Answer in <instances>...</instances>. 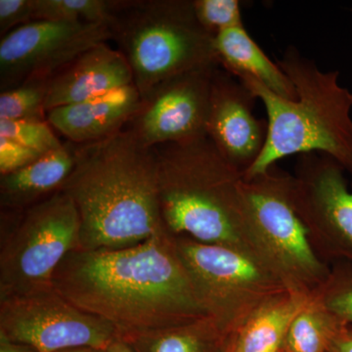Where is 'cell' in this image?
<instances>
[{
	"mask_svg": "<svg viewBox=\"0 0 352 352\" xmlns=\"http://www.w3.org/2000/svg\"><path fill=\"white\" fill-rule=\"evenodd\" d=\"M346 170L324 155H300L291 195L321 258L352 264V190Z\"/></svg>",
	"mask_w": 352,
	"mask_h": 352,
	"instance_id": "obj_10",
	"label": "cell"
},
{
	"mask_svg": "<svg viewBox=\"0 0 352 352\" xmlns=\"http://www.w3.org/2000/svg\"><path fill=\"white\" fill-rule=\"evenodd\" d=\"M256 99L236 76L220 66L215 69L207 136L243 173L261 155L267 134V122L254 116Z\"/></svg>",
	"mask_w": 352,
	"mask_h": 352,
	"instance_id": "obj_13",
	"label": "cell"
},
{
	"mask_svg": "<svg viewBox=\"0 0 352 352\" xmlns=\"http://www.w3.org/2000/svg\"><path fill=\"white\" fill-rule=\"evenodd\" d=\"M330 352H352V328L344 326L333 340Z\"/></svg>",
	"mask_w": 352,
	"mask_h": 352,
	"instance_id": "obj_28",
	"label": "cell"
},
{
	"mask_svg": "<svg viewBox=\"0 0 352 352\" xmlns=\"http://www.w3.org/2000/svg\"><path fill=\"white\" fill-rule=\"evenodd\" d=\"M173 240L206 312L230 337L259 308L293 292L276 271L252 254L187 236L173 235Z\"/></svg>",
	"mask_w": 352,
	"mask_h": 352,
	"instance_id": "obj_7",
	"label": "cell"
},
{
	"mask_svg": "<svg viewBox=\"0 0 352 352\" xmlns=\"http://www.w3.org/2000/svg\"><path fill=\"white\" fill-rule=\"evenodd\" d=\"M226 352H232L230 349V342H229V346L227 347V351Z\"/></svg>",
	"mask_w": 352,
	"mask_h": 352,
	"instance_id": "obj_33",
	"label": "cell"
},
{
	"mask_svg": "<svg viewBox=\"0 0 352 352\" xmlns=\"http://www.w3.org/2000/svg\"><path fill=\"white\" fill-rule=\"evenodd\" d=\"M80 221L75 204L58 191L20 210L0 249V300L53 288L58 266L80 249Z\"/></svg>",
	"mask_w": 352,
	"mask_h": 352,
	"instance_id": "obj_8",
	"label": "cell"
},
{
	"mask_svg": "<svg viewBox=\"0 0 352 352\" xmlns=\"http://www.w3.org/2000/svg\"><path fill=\"white\" fill-rule=\"evenodd\" d=\"M214 46L220 67L231 75L254 78L282 98H296L288 76L259 47L244 25L219 32L214 38Z\"/></svg>",
	"mask_w": 352,
	"mask_h": 352,
	"instance_id": "obj_17",
	"label": "cell"
},
{
	"mask_svg": "<svg viewBox=\"0 0 352 352\" xmlns=\"http://www.w3.org/2000/svg\"><path fill=\"white\" fill-rule=\"evenodd\" d=\"M52 286L120 338L184 325L208 316L168 231L115 250H76L58 266Z\"/></svg>",
	"mask_w": 352,
	"mask_h": 352,
	"instance_id": "obj_1",
	"label": "cell"
},
{
	"mask_svg": "<svg viewBox=\"0 0 352 352\" xmlns=\"http://www.w3.org/2000/svg\"><path fill=\"white\" fill-rule=\"evenodd\" d=\"M100 351H95L91 349H66V351H58V352H102Z\"/></svg>",
	"mask_w": 352,
	"mask_h": 352,
	"instance_id": "obj_31",
	"label": "cell"
},
{
	"mask_svg": "<svg viewBox=\"0 0 352 352\" xmlns=\"http://www.w3.org/2000/svg\"><path fill=\"white\" fill-rule=\"evenodd\" d=\"M0 352H36L31 347L24 344H15L4 339H0Z\"/></svg>",
	"mask_w": 352,
	"mask_h": 352,
	"instance_id": "obj_29",
	"label": "cell"
},
{
	"mask_svg": "<svg viewBox=\"0 0 352 352\" xmlns=\"http://www.w3.org/2000/svg\"><path fill=\"white\" fill-rule=\"evenodd\" d=\"M102 352H134L131 346L122 338H117L112 344H110Z\"/></svg>",
	"mask_w": 352,
	"mask_h": 352,
	"instance_id": "obj_30",
	"label": "cell"
},
{
	"mask_svg": "<svg viewBox=\"0 0 352 352\" xmlns=\"http://www.w3.org/2000/svg\"><path fill=\"white\" fill-rule=\"evenodd\" d=\"M108 25L142 100L171 78L220 65L193 0H112Z\"/></svg>",
	"mask_w": 352,
	"mask_h": 352,
	"instance_id": "obj_5",
	"label": "cell"
},
{
	"mask_svg": "<svg viewBox=\"0 0 352 352\" xmlns=\"http://www.w3.org/2000/svg\"><path fill=\"white\" fill-rule=\"evenodd\" d=\"M276 352H289V351H287L286 349H285L284 346H280L279 349H278V351Z\"/></svg>",
	"mask_w": 352,
	"mask_h": 352,
	"instance_id": "obj_32",
	"label": "cell"
},
{
	"mask_svg": "<svg viewBox=\"0 0 352 352\" xmlns=\"http://www.w3.org/2000/svg\"><path fill=\"white\" fill-rule=\"evenodd\" d=\"M78 144L67 140L20 170L0 177L1 210H24L61 191L75 168Z\"/></svg>",
	"mask_w": 352,
	"mask_h": 352,
	"instance_id": "obj_16",
	"label": "cell"
},
{
	"mask_svg": "<svg viewBox=\"0 0 352 352\" xmlns=\"http://www.w3.org/2000/svg\"><path fill=\"white\" fill-rule=\"evenodd\" d=\"M61 191L75 204L80 249L115 250L166 231L157 189L156 148L131 129L78 146L75 168Z\"/></svg>",
	"mask_w": 352,
	"mask_h": 352,
	"instance_id": "obj_2",
	"label": "cell"
},
{
	"mask_svg": "<svg viewBox=\"0 0 352 352\" xmlns=\"http://www.w3.org/2000/svg\"><path fill=\"white\" fill-rule=\"evenodd\" d=\"M117 338L108 322L72 305L54 288L0 300V339L36 352L102 351Z\"/></svg>",
	"mask_w": 352,
	"mask_h": 352,
	"instance_id": "obj_9",
	"label": "cell"
},
{
	"mask_svg": "<svg viewBox=\"0 0 352 352\" xmlns=\"http://www.w3.org/2000/svg\"><path fill=\"white\" fill-rule=\"evenodd\" d=\"M219 66L194 69L161 83L143 100L127 129L149 147L206 138L212 78Z\"/></svg>",
	"mask_w": 352,
	"mask_h": 352,
	"instance_id": "obj_12",
	"label": "cell"
},
{
	"mask_svg": "<svg viewBox=\"0 0 352 352\" xmlns=\"http://www.w3.org/2000/svg\"><path fill=\"white\" fill-rule=\"evenodd\" d=\"M133 83L126 57L109 43L85 51L50 80L46 112L101 96Z\"/></svg>",
	"mask_w": 352,
	"mask_h": 352,
	"instance_id": "obj_15",
	"label": "cell"
},
{
	"mask_svg": "<svg viewBox=\"0 0 352 352\" xmlns=\"http://www.w3.org/2000/svg\"><path fill=\"white\" fill-rule=\"evenodd\" d=\"M155 148L160 210L166 231L239 250L264 261L245 215L244 173L208 136Z\"/></svg>",
	"mask_w": 352,
	"mask_h": 352,
	"instance_id": "obj_3",
	"label": "cell"
},
{
	"mask_svg": "<svg viewBox=\"0 0 352 352\" xmlns=\"http://www.w3.org/2000/svg\"><path fill=\"white\" fill-rule=\"evenodd\" d=\"M344 326L310 296L292 322L282 346L289 352H330Z\"/></svg>",
	"mask_w": 352,
	"mask_h": 352,
	"instance_id": "obj_20",
	"label": "cell"
},
{
	"mask_svg": "<svg viewBox=\"0 0 352 352\" xmlns=\"http://www.w3.org/2000/svg\"><path fill=\"white\" fill-rule=\"evenodd\" d=\"M309 298L289 292L266 303L231 338V351L276 352L283 344L292 322Z\"/></svg>",
	"mask_w": 352,
	"mask_h": 352,
	"instance_id": "obj_18",
	"label": "cell"
},
{
	"mask_svg": "<svg viewBox=\"0 0 352 352\" xmlns=\"http://www.w3.org/2000/svg\"><path fill=\"white\" fill-rule=\"evenodd\" d=\"M277 351H278V349H277Z\"/></svg>",
	"mask_w": 352,
	"mask_h": 352,
	"instance_id": "obj_34",
	"label": "cell"
},
{
	"mask_svg": "<svg viewBox=\"0 0 352 352\" xmlns=\"http://www.w3.org/2000/svg\"><path fill=\"white\" fill-rule=\"evenodd\" d=\"M111 41L108 23L38 20L0 41V89L34 78H52L85 51Z\"/></svg>",
	"mask_w": 352,
	"mask_h": 352,
	"instance_id": "obj_11",
	"label": "cell"
},
{
	"mask_svg": "<svg viewBox=\"0 0 352 352\" xmlns=\"http://www.w3.org/2000/svg\"><path fill=\"white\" fill-rule=\"evenodd\" d=\"M231 338L214 319L205 317L184 325L122 339L134 352H219Z\"/></svg>",
	"mask_w": 352,
	"mask_h": 352,
	"instance_id": "obj_19",
	"label": "cell"
},
{
	"mask_svg": "<svg viewBox=\"0 0 352 352\" xmlns=\"http://www.w3.org/2000/svg\"><path fill=\"white\" fill-rule=\"evenodd\" d=\"M112 0H34V21L108 23Z\"/></svg>",
	"mask_w": 352,
	"mask_h": 352,
	"instance_id": "obj_22",
	"label": "cell"
},
{
	"mask_svg": "<svg viewBox=\"0 0 352 352\" xmlns=\"http://www.w3.org/2000/svg\"><path fill=\"white\" fill-rule=\"evenodd\" d=\"M194 11L201 27L212 36L242 27V11L238 0H193Z\"/></svg>",
	"mask_w": 352,
	"mask_h": 352,
	"instance_id": "obj_25",
	"label": "cell"
},
{
	"mask_svg": "<svg viewBox=\"0 0 352 352\" xmlns=\"http://www.w3.org/2000/svg\"><path fill=\"white\" fill-rule=\"evenodd\" d=\"M0 138L10 139L43 155L59 149L64 143L47 120H0Z\"/></svg>",
	"mask_w": 352,
	"mask_h": 352,
	"instance_id": "obj_24",
	"label": "cell"
},
{
	"mask_svg": "<svg viewBox=\"0 0 352 352\" xmlns=\"http://www.w3.org/2000/svg\"><path fill=\"white\" fill-rule=\"evenodd\" d=\"M311 298L342 325L352 328V264L333 263L328 279Z\"/></svg>",
	"mask_w": 352,
	"mask_h": 352,
	"instance_id": "obj_23",
	"label": "cell"
},
{
	"mask_svg": "<svg viewBox=\"0 0 352 352\" xmlns=\"http://www.w3.org/2000/svg\"><path fill=\"white\" fill-rule=\"evenodd\" d=\"M32 22H34V0H0L1 38Z\"/></svg>",
	"mask_w": 352,
	"mask_h": 352,
	"instance_id": "obj_26",
	"label": "cell"
},
{
	"mask_svg": "<svg viewBox=\"0 0 352 352\" xmlns=\"http://www.w3.org/2000/svg\"><path fill=\"white\" fill-rule=\"evenodd\" d=\"M276 62L295 87L294 100L254 78H238L263 102L267 115L263 151L245 179L263 175L284 157L310 153L331 157L352 175V92L339 82V72L322 71L293 46Z\"/></svg>",
	"mask_w": 352,
	"mask_h": 352,
	"instance_id": "obj_4",
	"label": "cell"
},
{
	"mask_svg": "<svg viewBox=\"0 0 352 352\" xmlns=\"http://www.w3.org/2000/svg\"><path fill=\"white\" fill-rule=\"evenodd\" d=\"M43 156L41 153L34 151L4 138H0V175H6L24 168L28 164Z\"/></svg>",
	"mask_w": 352,
	"mask_h": 352,
	"instance_id": "obj_27",
	"label": "cell"
},
{
	"mask_svg": "<svg viewBox=\"0 0 352 352\" xmlns=\"http://www.w3.org/2000/svg\"><path fill=\"white\" fill-rule=\"evenodd\" d=\"M142 105V97L132 83L101 96L53 109L46 120L67 140L88 144L126 129Z\"/></svg>",
	"mask_w": 352,
	"mask_h": 352,
	"instance_id": "obj_14",
	"label": "cell"
},
{
	"mask_svg": "<svg viewBox=\"0 0 352 352\" xmlns=\"http://www.w3.org/2000/svg\"><path fill=\"white\" fill-rule=\"evenodd\" d=\"M51 78H34L0 94V120H47Z\"/></svg>",
	"mask_w": 352,
	"mask_h": 352,
	"instance_id": "obj_21",
	"label": "cell"
},
{
	"mask_svg": "<svg viewBox=\"0 0 352 352\" xmlns=\"http://www.w3.org/2000/svg\"><path fill=\"white\" fill-rule=\"evenodd\" d=\"M292 175L275 166L242 183L252 240L261 258L295 293L311 296L325 283L331 264L315 249L291 195Z\"/></svg>",
	"mask_w": 352,
	"mask_h": 352,
	"instance_id": "obj_6",
	"label": "cell"
}]
</instances>
